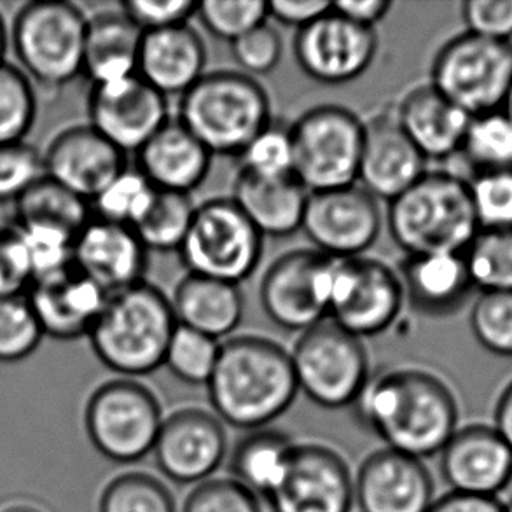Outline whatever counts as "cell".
<instances>
[{
    "label": "cell",
    "mask_w": 512,
    "mask_h": 512,
    "mask_svg": "<svg viewBox=\"0 0 512 512\" xmlns=\"http://www.w3.org/2000/svg\"><path fill=\"white\" fill-rule=\"evenodd\" d=\"M355 411L387 448L434 457L458 430V402L448 383L422 367H392L371 374Z\"/></svg>",
    "instance_id": "cell-1"
},
{
    "label": "cell",
    "mask_w": 512,
    "mask_h": 512,
    "mask_svg": "<svg viewBox=\"0 0 512 512\" xmlns=\"http://www.w3.org/2000/svg\"><path fill=\"white\" fill-rule=\"evenodd\" d=\"M214 415L236 429H266L299 394L291 352L256 334L221 341L207 383Z\"/></svg>",
    "instance_id": "cell-2"
},
{
    "label": "cell",
    "mask_w": 512,
    "mask_h": 512,
    "mask_svg": "<svg viewBox=\"0 0 512 512\" xmlns=\"http://www.w3.org/2000/svg\"><path fill=\"white\" fill-rule=\"evenodd\" d=\"M177 326L170 298L144 280L109 294L88 340L105 367L135 380L165 364Z\"/></svg>",
    "instance_id": "cell-3"
},
{
    "label": "cell",
    "mask_w": 512,
    "mask_h": 512,
    "mask_svg": "<svg viewBox=\"0 0 512 512\" xmlns=\"http://www.w3.org/2000/svg\"><path fill=\"white\" fill-rule=\"evenodd\" d=\"M388 231L408 256L464 254L479 233L469 180L427 170L388 203Z\"/></svg>",
    "instance_id": "cell-4"
},
{
    "label": "cell",
    "mask_w": 512,
    "mask_h": 512,
    "mask_svg": "<svg viewBox=\"0 0 512 512\" xmlns=\"http://www.w3.org/2000/svg\"><path fill=\"white\" fill-rule=\"evenodd\" d=\"M177 121L212 156H240L273 121L270 95L242 70L207 72L180 95Z\"/></svg>",
    "instance_id": "cell-5"
},
{
    "label": "cell",
    "mask_w": 512,
    "mask_h": 512,
    "mask_svg": "<svg viewBox=\"0 0 512 512\" xmlns=\"http://www.w3.org/2000/svg\"><path fill=\"white\" fill-rule=\"evenodd\" d=\"M88 14L60 0L28 2L14 14L9 42L16 67L46 90H62L83 76Z\"/></svg>",
    "instance_id": "cell-6"
},
{
    "label": "cell",
    "mask_w": 512,
    "mask_h": 512,
    "mask_svg": "<svg viewBox=\"0 0 512 512\" xmlns=\"http://www.w3.org/2000/svg\"><path fill=\"white\" fill-rule=\"evenodd\" d=\"M264 236L231 198H214L196 207L180 245L187 273L240 285L261 263Z\"/></svg>",
    "instance_id": "cell-7"
},
{
    "label": "cell",
    "mask_w": 512,
    "mask_h": 512,
    "mask_svg": "<svg viewBox=\"0 0 512 512\" xmlns=\"http://www.w3.org/2000/svg\"><path fill=\"white\" fill-rule=\"evenodd\" d=\"M165 415L151 388L133 378L105 381L93 390L84 425L100 455L133 464L153 453Z\"/></svg>",
    "instance_id": "cell-8"
},
{
    "label": "cell",
    "mask_w": 512,
    "mask_h": 512,
    "mask_svg": "<svg viewBox=\"0 0 512 512\" xmlns=\"http://www.w3.org/2000/svg\"><path fill=\"white\" fill-rule=\"evenodd\" d=\"M294 177L308 193L353 186L359 179L364 121L341 105H319L291 125Z\"/></svg>",
    "instance_id": "cell-9"
},
{
    "label": "cell",
    "mask_w": 512,
    "mask_h": 512,
    "mask_svg": "<svg viewBox=\"0 0 512 512\" xmlns=\"http://www.w3.org/2000/svg\"><path fill=\"white\" fill-rule=\"evenodd\" d=\"M291 360L299 392L320 408L353 406L371 378L364 341L331 319L301 333Z\"/></svg>",
    "instance_id": "cell-10"
},
{
    "label": "cell",
    "mask_w": 512,
    "mask_h": 512,
    "mask_svg": "<svg viewBox=\"0 0 512 512\" xmlns=\"http://www.w3.org/2000/svg\"><path fill=\"white\" fill-rule=\"evenodd\" d=\"M430 84L471 118L500 111L512 84V42L453 37L437 51Z\"/></svg>",
    "instance_id": "cell-11"
},
{
    "label": "cell",
    "mask_w": 512,
    "mask_h": 512,
    "mask_svg": "<svg viewBox=\"0 0 512 512\" xmlns=\"http://www.w3.org/2000/svg\"><path fill=\"white\" fill-rule=\"evenodd\" d=\"M406 305L399 273L369 256L334 259L327 319L359 340L385 333Z\"/></svg>",
    "instance_id": "cell-12"
},
{
    "label": "cell",
    "mask_w": 512,
    "mask_h": 512,
    "mask_svg": "<svg viewBox=\"0 0 512 512\" xmlns=\"http://www.w3.org/2000/svg\"><path fill=\"white\" fill-rule=\"evenodd\" d=\"M334 259L315 249L277 257L261 280V305L275 326L305 333L329 315Z\"/></svg>",
    "instance_id": "cell-13"
},
{
    "label": "cell",
    "mask_w": 512,
    "mask_h": 512,
    "mask_svg": "<svg viewBox=\"0 0 512 512\" xmlns=\"http://www.w3.org/2000/svg\"><path fill=\"white\" fill-rule=\"evenodd\" d=\"M381 228L380 201L359 184L310 193L301 226L313 249L331 259L366 256Z\"/></svg>",
    "instance_id": "cell-14"
},
{
    "label": "cell",
    "mask_w": 512,
    "mask_h": 512,
    "mask_svg": "<svg viewBox=\"0 0 512 512\" xmlns=\"http://www.w3.org/2000/svg\"><path fill=\"white\" fill-rule=\"evenodd\" d=\"M88 125L121 149L137 153L170 121L168 97L139 74L112 83L91 84Z\"/></svg>",
    "instance_id": "cell-15"
},
{
    "label": "cell",
    "mask_w": 512,
    "mask_h": 512,
    "mask_svg": "<svg viewBox=\"0 0 512 512\" xmlns=\"http://www.w3.org/2000/svg\"><path fill=\"white\" fill-rule=\"evenodd\" d=\"M294 58L299 69L315 81L331 86L352 83L366 74L378 53L374 28L360 27L331 11L294 37Z\"/></svg>",
    "instance_id": "cell-16"
},
{
    "label": "cell",
    "mask_w": 512,
    "mask_h": 512,
    "mask_svg": "<svg viewBox=\"0 0 512 512\" xmlns=\"http://www.w3.org/2000/svg\"><path fill=\"white\" fill-rule=\"evenodd\" d=\"M275 512H350L355 488L350 467L324 444H296L289 471L271 495Z\"/></svg>",
    "instance_id": "cell-17"
},
{
    "label": "cell",
    "mask_w": 512,
    "mask_h": 512,
    "mask_svg": "<svg viewBox=\"0 0 512 512\" xmlns=\"http://www.w3.org/2000/svg\"><path fill=\"white\" fill-rule=\"evenodd\" d=\"M153 453L167 478L180 485H200L210 479L226 458V430L210 411L177 409L165 416Z\"/></svg>",
    "instance_id": "cell-18"
},
{
    "label": "cell",
    "mask_w": 512,
    "mask_h": 512,
    "mask_svg": "<svg viewBox=\"0 0 512 512\" xmlns=\"http://www.w3.org/2000/svg\"><path fill=\"white\" fill-rule=\"evenodd\" d=\"M44 175L91 201L128 168V154L90 125L65 128L42 153Z\"/></svg>",
    "instance_id": "cell-19"
},
{
    "label": "cell",
    "mask_w": 512,
    "mask_h": 512,
    "mask_svg": "<svg viewBox=\"0 0 512 512\" xmlns=\"http://www.w3.org/2000/svg\"><path fill=\"white\" fill-rule=\"evenodd\" d=\"M360 512H429L436 486L427 465L392 448L374 451L353 478Z\"/></svg>",
    "instance_id": "cell-20"
},
{
    "label": "cell",
    "mask_w": 512,
    "mask_h": 512,
    "mask_svg": "<svg viewBox=\"0 0 512 512\" xmlns=\"http://www.w3.org/2000/svg\"><path fill=\"white\" fill-rule=\"evenodd\" d=\"M441 472L453 493L499 499L512 481V450L493 425L458 427L441 451Z\"/></svg>",
    "instance_id": "cell-21"
},
{
    "label": "cell",
    "mask_w": 512,
    "mask_h": 512,
    "mask_svg": "<svg viewBox=\"0 0 512 512\" xmlns=\"http://www.w3.org/2000/svg\"><path fill=\"white\" fill-rule=\"evenodd\" d=\"M429 161L404 133L395 111L378 112L364 123L357 184L376 200L390 201L427 172Z\"/></svg>",
    "instance_id": "cell-22"
},
{
    "label": "cell",
    "mask_w": 512,
    "mask_h": 512,
    "mask_svg": "<svg viewBox=\"0 0 512 512\" xmlns=\"http://www.w3.org/2000/svg\"><path fill=\"white\" fill-rule=\"evenodd\" d=\"M27 298L44 336L70 341L90 334L104 310L109 292L72 266L51 277L35 280Z\"/></svg>",
    "instance_id": "cell-23"
},
{
    "label": "cell",
    "mask_w": 512,
    "mask_h": 512,
    "mask_svg": "<svg viewBox=\"0 0 512 512\" xmlns=\"http://www.w3.org/2000/svg\"><path fill=\"white\" fill-rule=\"evenodd\" d=\"M149 250L130 226L93 217L74 243V266L105 292L144 282Z\"/></svg>",
    "instance_id": "cell-24"
},
{
    "label": "cell",
    "mask_w": 512,
    "mask_h": 512,
    "mask_svg": "<svg viewBox=\"0 0 512 512\" xmlns=\"http://www.w3.org/2000/svg\"><path fill=\"white\" fill-rule=\"evenodd\" d=\"M395 116L427 161L460 154L472 119L430 83L408 91L395 107Z\"/></svg>",
    "instance_id": "cell-25"
},
{
    "label": "cell",
    "mask_w": 512,
    "mask_h": 512,
    "mask_svg": "<svg viewBox=\"0 0 512 512\" xmlns=\"http://www.w3.org/2000/svg\"><path fill=\"white\" fill-rule=\"evenodd\" d=\"M207 48L189 23L142 35L139 74L165 97L184 95L207 74Z\"/></svg>",
    "instance_id": "cell-26"
},
{
    "label": "cell",
    "mask_w": 512,
    "mask_h": 512,
    "mask_svg": "<svg viewBox=\"0 0 512 512\" xmlns=\"http://www.w3.org/2000/svg\"><path fill=\"white\" fill-rule=\"evenodd\" d=\"M399 277L406 303L416 313L432 319L460 312L476 291L464 254L408 256Z\"/></svg>",
    "instance_id": "cell-27"
},
{
    "label": "cell",
    "mask_w": 512,
    "mask_h": 512,
    "mask_svg": "<svg viewBox=\"0 0 512 512\" xmlns=\"http://www.w3.org/2000/svg\"><path fill=\"white\" fill-rule=\"evenodd\" d=\"M212 158L193 133L170 119L135 153V168L156 189L191 194L207 179Z\"/></svg>",
    "instance_id": "cell-28"
},
{
    "label": "cell",
    "mask_w": 512,
    "mask_h": 512,
    "mask_svg": "<svg viewBox=\"0 0 512 512\" xmlns=\"http://www.w3.org/2000/svg\"><path fill=\"white\" fill-rule=\"evenodd\" d=\"M308 196L296 177L261 179L240 172L231 200L264 238H285L303 226Z\"/></svg>",
    "instance_id": "cell-29"
},
{
    "label": "cell",
    "mask_w": 512,
    "mask_h": 512,
    "mask_svg": "<svg viewBox=\"0 0 512 512\" xmlns=\"http://www.w3.org/2000/svg\"><path fill=\"white\" fill-rule=\"evenodd\" d=\"M177 324L221 341L235 333L243 319V296L238 285L187 273L173 289Z\"/></svg>",
    "instance_id": "cell-30"
},
{
    "label": "cell",
    "mask_w": 512,
    "mask_h": 512,
    "mask_svg": "<svg viewBox=\"0 0 512 512\" xmlns=\"http://www.w3.org/2000/svg\"><path fill=\"white\" fill-rule=\"evenodd\" d=\"M142 35L140 28L121 9L88 16L83 76L88 77L91 84L112 83L135 76Z\"/></svg>",
    "instance_id": "cell-31"
},
{
    "label": "cell",
    "mask_w": 512,
    "mask_h": 512,
    "mask_svg": "<svg viewBox=\"0 0 512 512\" xmlns=\"http://www.w3.org/2000/svg\"><path fill=\"white\" fill-rule=\"evenodd\" d=\"M296 444L278 430H249L231 457L236 481L254 495L270 499L289 471Z\"/></svg>",
    "instance_id": "cell-32"
},
{
    "label": "cell",
    "mask_w": 512,
    "mask_h": 512,
    "mask_svg": "<svg viewBox=\"0 0 512 512\" xmlns=\"http://www.w3.org/2000/svg\"><path fill=\"white\" fill-rule=\"evenodd\" d=\"M14 207V224L58 229L76 238L93 219L88 201L46 175L28 187L20 200L14 201Z\"/></svg>",
    "instance_id": "cell-33"
},
{
    "label": "cell",
    "mask_w": 512,
    "mask_h": 512,
    "mask_svg": "<svg viewBox=\"0 0 512 512\" xmlns=\"http://www.w3.org/2000/svg\"><path fill=\"white\" fill-rule=\"evenodd\" d=\"M194 212L196 205L191 194L154 189L146 212L132 229L149 252H179Z\"/></svg>",
    "instance_id": "cell-34"
},
{
    "label": "cell",
    "mask_w": 512,
    "mask_h": 512,
    "mask_svg": "<svg viewBox=\"0 0 512 512\" xmlns=\"http://www.w3.org/2000/svg\"><path fill=\"white\" fill-rule=\"evenodd\" d=\"M479 292H512V228L479 229L464 252Z\"/></svg>",
    "instance_id": "cell-35"
},
{
    "label": "cell",
    "mask_w": 512,
    "mask_h": 512,
    "mask_svg": "<svg viewBox=\"0 0 512 512\" xmlns=\"http://www.w3.org/2000/svg\"><path fill=\"white\" fill-rule=\"evenodd\" d=\"M474 175L512 172V123L502 111L471 119L462 151Z\"/></svg>",
    "instance_id": "cell-36"
},
{
    "label": "cell",
    "mask_w": 512,
    "mask_h": 512,
    "mask_svg": "<svg viewBox=\"0 0 512 512\" xmlns=\"http://www.w3.org/2000/svg\"><path fill=\"white\" fill-rule=\"evenodd\" d=\"M100 512H177L165 483L149 472H125L111 479L100 495Z\"/></svg>",
    "instance_id": "cell-37"
},
{
    "label": "cell",
    "mask_w": 512,
    "mask_h": 512,
    "mask_svg": "<svg viewBox=\"0 0 512 512\" xmlns=\"http://www.w3.org/2000/svg\"><path fill=\"white\" fill-rule=\"evenodd\" d=\"M35 118L34 84L13 63H0V146L25 142Z\"/></svg>",
    "instance_id": "cell-38"
},
{
    "label": "cell",
    "mask_w": 512,
    "mask_h": 512,
    "mask_svg": "<svg viewBox=\"0 0 512 512\" xmlns=\"http://www.w3.org/2000/svg\"><path fill=\"white\" fill-rule=\"evenodd\" d=\"M242 161L240 172L261 179L294 177V147L291 125L273 118L270 125L250 140L249 146L238 156Z\"/></svg>",
    "instance_id": "cell-39"
},
{
    "label": "cell",
    "mask_w": 512,
    "mask_h": 512,
    "mask_svg": "<svg viewBox=\"0 0 512 512\" xmlns=\"http://www.w3.org/2000/svg\"><path fill=\"white\" fill-rule=\"evenodd\" d=\"M154 189L137 168L128 167L91 201L93 217L133 228L146 212Z\"/></svg>",
    "instance_id": "cell-40"
},
{
    "label": "cell",
    "mask_w": 512,
    "mask_h": 512,
    "mask_svg": "<svg viewBox=\"0 0 512 512\" xmlns=\"http://www.w3.org/2000/svg\"><path fill=\"white\" fill-rule=\"evenodd\" d=\"M221 352V341L177 326L168 343L165 364L170 373L189 385H207Z\"/></svg>",
    "instance_id": "cell-41"
},
{
    "label": "cell",
    "mask_w": 512,
    "mask_h": 512,
    "mask_svg": "<svg viewBox=\"0 0 512 512\" xmlns=\"http://www.w3.org/2000/svg\"><path fill=\"white\" fill-rule=\"evenodd\" d=\"M42 338L44 333L27 294L0 298V362L13 364L27 359Z\"/></svg>",
    "instance_id": "cell-42"
},
{
    "label": "cell",
    "mask_w": 512,
    "mask_h": 512,
    "mask_svg": "<svg viewBox=\"0 0 512 512\" xmlns=\"http://www.w3.org/2000/svg\"><path fill=\"white\" fill-rule=\"evenodd\" d=\"M469 324L486 352L512 357V292H479Z\"/></svg>",
    "instance_id": "cell-43"
},
{
    "label": "cell",
    "mask_w": 512,
    "mask_h": 512,
    "mask_svg": "<svg viewBox=\"0 0 512 512\" xmlns=\"http://www.w3.org/2000/svg\"><path fill=\"white\" fill-rule=\"evenodd\" d=\"M196 16L210 34L222 41H238L242 35L268 21L264 0H205L198 2Z\"/></svg>",
    "instance_id": "cell-44"
},
{
    "label": "cell",
    "mask_w": 512,
    "mask_h": 512,
    "mask_svg": "<svg viewBox=\"0 0 512 512\" xmlns=\"http://www.w3.org/2000/svg\"><path fill=\"white\" fill-rule=\"evenodd\" d=\"M469 189L479 229L512 228V172L474 175Z\"/></svg>",
    "instance_id": "cell-45"
},
{
    "label": "cell",
    "mask_w": 512,
    "mask_h": 512,
    "mask_svg": "<svg viewBox=\"0 0 512 512\" xmlns=\"http://www.w3.org/2000/svg\"><path fill=\"white\" fill-rule=\"evenodd\" d=\"M42 175V153L27 140L0 146V203L20 200Z\"/></svg>",
    "instance_id": "cell-46"
},
{
    "label": "cell",
    "mask_w": 512,
    "mask_h": 512,
    "mask_svg": "<svg viewBox=\"0 0 512 512\" xmlns=\"http://www.w3.org/2000/svg\"><path fill=\"white\" fill-rule=\"evenodd\" d=\"M182 512H261L254 493L233 478H210L194 486Z\"/></svg>",
    "instance_id": "cell-47"
},
{
    "label": "cell",
    "mask_w": 512,
    "mask_h": 512,
    "mask_svg": "<svg viewBox=\"0 0 512 512\" xmlns=\"http://www.w3.org/2000/svg\"><path fill=\"white\" fill-rule=\"evenodd\" d=\"M231 51L243 74L250 77L266 76L277 69L282 60L284 42L277 28L271 27L266 21L233 42Z\"/></svg>",
    "instance_id": "cell-48"
},
{
    "label": "cell",
    "mask_w": 512,
    "mask_h": 512,
    "mask_svg": "<svg viewBox=\"0 0 512 512\" xmlns=\"http://www.w3.org/2000/svg\"><path fill=\"white\" fill-rule=\"evenodd\" d=\"M32 284L34 271L18 229L0 228V298L25 296Z\"/></svg>",
    "instance_id": "cell-49"
},
{
    "label": "cell",
    "mask_w": 512,
    "mask_h": 512,
    "mask_svg": "<svg viewBox=\"0 0 512 512\" xmlns=\"http://www.w3.org/2000/svg\"><path fill=\"white\" fill-rule=\"evenodd\" d=\"M119 9L140 28L142 34L186 25L196 16L193 0H126Z\"/></svg>",
    "instance_id": "cell-50"
},
{
    "label": "cell",
    "mask_w": 512,
    "mask_h": 512,
    "mask_svg": "<svg viewBox=\"0 0 512 512\" xmlns=\"http://www.w3.org/2000/svg\"><path fill=\"white\" fill-rule=\"evenodd\" d=\"M465 32L512 42V0H469L462 6Z\"/></svg>",
    "instance_id": "cell-51"
},
{
    "label": "cell",
    "mask_w": 512,
    "mask_h": 512,
    "mask_svg": "<svg viewBox=\"0 0 512 512\" xmlns=\"http://www.w3.org/2000/svg\"><path fill=\"white\" fill-rule=\"evenodd\" d=\"M331 6L333 2L326 0H271L268 2V18L301 30L329 13Z\"/></svg>",
    "instance_id": "cell-52"
},
{
    "label": "cell",
    "mask_w": 512,
    "mask_h": 512,
    "mask_svg": "<svg viewBox=\"0 0 512 512\" xmlns=\"http://www.w3.org/2000/svg\"><path fill=\"white\" fill-rule=\"evenodd\" d=\"M388 0H338L333 2V9L346 20L353 21L360 27L374 28L380 23L388 11L392 9Z\"/></svg>",
    "instance_id": "cell-53"
},
{
    "label": "cell",
    "mask_w": 512,
    "mask_h": 512,
    "mask_svg": "<svg viewBox=\"0 0 512 512\" xmlns=\"http://www.w3.org/2000/svg\"><path fill=\"white\" fill-rule=\"evenodd\" d=\"M429 512H504V504L492 497H474L450 492L441 499H436Z\"/></svg>",
    "instance_id": "cell-54"
},
{
    "label": "cell",
    "mask_w": 512,
    "mask_h": 512,
    "mask_svg": "<svg viewBox=\"0 0 512 512\" xmlns=\"http://www.w3.org/2000/svg\"><path fill=\"white\" fill-rule=\"evenodd\" d=\"M493 429L504 437L512 450V381L507 385L497 399L495 415H493Z\"/></svg>",
    "instance_id": "cell-55"
},
{
    "label": "cell",
    "mask_w": 512,
    "mask_h": 512,
    "mask_svg": "<svg viewBox=\"0 0 512 512\" xmlns=\"http://www.w3.org/2000/svg\"><path fill=\"white\" fill-rule=\"evenodd\" d=\"M7 46H9V28L0 13V63L6 62Z\"/></svg>",
    "instance_id": "cell-56"
},
{
    "label": "cell",
    "mask_w": 512,
    "mask_h": 512,
    "mask_svg": "<svg viewBox=\"0 0 512 512\" xmlns=\"http://www.w3.org/2000/svg\"><path fill=\"white\" fill-rule=\"evenodd\" d=\"M0 512H44L39 507L32 504H11V506L2 507Z\"/></svg>",
    "instance_id": "cell-57"
},
{
    "label": "cell",
    "mask_w": 512,
    "mask_h": 512,
    "mask_svg": "<svg viewBox=\"0 0 512 512\" xmlns=\"http://www.w3.org/2000/svg\"><path fill=\"white\" fill-rule=\"evenodd\" d=\"M500 111L506 114L507 118L511 119L512 123V84L509 91H507L506 100H504V105H502V109Z\"/></svg>",
    "instance_id": "cell-58"
},
{
    "label": "cell",
    "mask_w": 512,
    "mask_h": 512,
    "mask_svg": "<svg viewBox=\"0 0 512 512\" xmlns=\"http://www.w3.org/2000/svg\"><path fill=\"white\" fill-rule=\"evenodd\" d=\"M504 512H512V500H509L506 506H504Z\"/></svg>",
    "instance_id": "cell-59"
}]
</instances>
